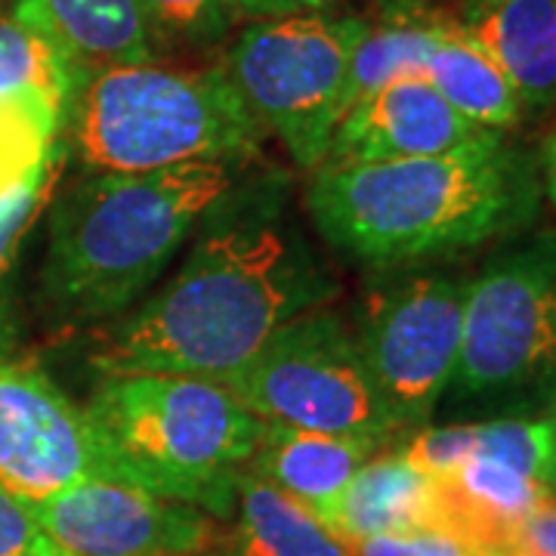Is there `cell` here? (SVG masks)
I'll list each match as a JSON object with an SVG mask.
<instances>
[{"label": "cell", "mask_w": 556, "mask_h": 556, "mask_svg": "<svg viewBox=\"0 0 556 556\" xmlns=\"http://www.w3.org/2000/svg\"><path fill=\"white\" fill-rule=\"evenodd\" d=\"M334 291L338 281L288 207V182L248 174L201 219L174 278L100 331L90 365L102 378H229Z\"/></svg>", "instance_id": "1"}, {"label": "cell", "mask_w": 556, "mask_h": 556, "mask_svg": "<svg viewBox=\"0 0 556 556\" xmlns=\"http://www.w3.org/2000/svg\"><path fill=\"white\" fill-rule=\"evenodd\" d=\"M538 199L532 155L489 130L442 155L318 167L303 204L343 257L405 266L517 236L538 214Z\"/></svg>", "instance_id": "2"}, {"label": "cell", "mask_w": 556, "mask_h": 556, "mask_svg": "<svg viewBox=\"0 0 556 556\" xmlns=\"http://www.w3.org/2000/svg\"><path fill=\"white\" fill-rule=\"evenodd\" d=\"M251 161H195L152 174H84L56 192L40 300L60 325L124 316L164 276Z\"/></svg>", "instance_id": "3"}, {"label": "cell", "mask_w": 556, "mask_h": 556, "mask_svg": "<svg viewBox=\"0 0 556 556\" xmlns=\"http://www.w3.org/2000/svg\"><path fill=\"white\" fill-rule=\"evenodd\" d=\"M84 417L115 482L217 519L236 514L239 477L266 430L232 390L195 375H105Z\"/></svg>", "instance_id": "4"}, {"label": "cell", "mask_w": 556, "mask_h": 556, "mask_svg": "<svg viewBox=\"0 0 556 556\" xmlns=\"http://www.w3.org/2000/svg\"><path fill=\"white\" fill-rule=\"evenodd\" d=\"M62 139L84 174H152L195 161H254L266 130L223 68L139 62L90 72Z\"/></svg>", "instance_id": "5"}, {"label": "cell", "mask_w": 556, "mask_h": 556, "mask_svg": "<svg viewBox=\"0 0 556 556\" xmlns=\"http://www.w3.org/2000/svg\"><path fill=\"white\" fill-rule=\"evenodd\" d=\"M445 396L479 415H532L556 399V229L517 241L467 285Z\"/></svg>", "instance_id": "6"}, {"label": "cell", "mask_w": 556, "mask_h": 556, "mask_svg": "<svg viewBox=\"0 0 556 556\" xmlns=\"http://www.w3.org/2000/svg\"><path fill=\"white\" fill-rule=\"evenodd\" d=\"M365 25L321 13L263 20L248 25L226 56L223 72L248 112L303 170L325 161L346 115L350 65Z\"/></svg>", "instance_id": "7"}, {"label": "cell", "mask_w": 556, "mask_h": 556, "mask_svg": "<svg viewBox=\"0 0 556 556\" xmlns=\"http://www.w3.org/2000/svg\"><path fill=\"white\" fill-rule=\"evenodd\" d=\"M266 424L328 437H396L346 318L318 306L288 321L248 365L219 378Z\"/></svg>", "instance_id": "8"}, {"label": "cell", "mask_w": 556, "mask_h": 556, "mask_svg": "<svg viewBox=\"0 0 556 556\" xmlns=\"http://www.w3.org/2000/svg\"><path fill=\"white\" fill-rule=\"evenodd\" d=\"M467 278L412 273L371 291L356 334L393 430L427 427L455 378Z\"/></svg>", "instance_id": "9"}, {"label": "cell", "mask_w": 556, "mask_h": 556, "mask_svg": "<svg viewBox=\"0 0 556 556\" xmlns=\"http://www.w3.org/2000/svg\"><path fill=\"white\" fill-rule=\"evenodd\" d=\"M40 529L68 556L226 554L217 517L112 479H80L31 507Z\"/></svg>", "instance_id": "10"}, {"label": "cell", "mask_w": 556, "mask_h": 556, "mask_svg": "<svg viewBox=\"0 0 556 556\" xmlns=\"http://www.w3.org/2000/svg\"><path fill=\"white\" fill-rule=\"evenodd\" d=\"M80 479H112L84 408L47 375L0 356V482L31 510Z\"/></svg>", "instance_id": "11"}, {"label": "cell", "mask_w": 556, "mask_h": 556, "mask_svg": "<svg viewBox=\"0 0 556 556\" xmlns=\"http://www.w3.org/2000/svg\"><path fill=\"white\" fill-rule=\"evenodd\" d=\"M485 134L489 130L477 127L442 100L427 78H399L358 100L343 115L318 167L442 155Z\"/></svg>", "instance_id": "12"}, {"label": "cell", "mask_w": 556, "mask_h": 556, "mask_svg": "<svg viewBox=\"0 0 556 556\" xmlns=\"http://www.w3.org/2000/svg\"><path fill=\"white\" fill-rule=\"evenodd\" d=\"M316 517L340 541L439 529V482L399 452L371 457Z\"/></svg>", "instance_id": "13"}, {"label": "cell", "mask_w": 556, "mask_h": 556, "mask_svg": "<svg viewBox=\"0 0 556 556\" xmlns=\"http://www.w3.org/2000/svg\"><path fill=\"white\" fill-rule=\"evenodd\" d=\"M13 13L56 40L87 75L159 56L161 40L139 0H13Z\"/></svg>", "instance_id": "14"}, {"label": "cell", "mask_w": 556, "mask_h": 556, "mask_svg": "<svg viewBox=\"0 0 556 556\" xmlns=\"http://www.w3.org/2000/svg\"><path fill=\"white\" fill-rule=\"evenodd\" d=\"M464 35L489 53L529 109L556 102V0H497L467 22Z\"/></svg>", "instance_id": "15"}, {"label": "cell", "mask_w": 556, "mask_h": 556, "mask_svg": "<svg viewBox=\"0 0 556 556\" xmlns=\"http://www.w3.org/2000/svg\"><path fill=\"white\" fill-rule=\"evenodd\" d=\"M378 448V442L368 439L328 437L266 424L248 470L318 514L340 495V489L356 477L358 467L368 464Z\"/></svg>", "instance_id": "16"}, {"label": "cell", "mask_w": 556, "mask_h": 556, "mask_svg": "<svg viewBox=\"0 0 556 556\" xmlns=\"http://www.w3.org/2000/svg\"><path fill=\"white\" fill-rule=\"evenodd\" d=\"M232 517L226 556H353L309 507L251 470L239 477Z\"/></svg>", "instance_id": "17"}, {"label": "cell", "mask_w": 556, "mask_h": 556, "mask_svg": "<svg viewBox=\"0 0 556 556\" xmlns=\"http://www.w3.org/2000/svg\"><path fill=\"white\" fill-rule=\"evenodd\" d=\"M455 20L417 0H396L378 25H365L350 65V105L399 78H424L437 43Z\"/></svg>", "instance_id": "18"}, {"label": "cell", "mask_w": 556, "mask_h": 556, "mask_svg": "<svg viewBox=\"0 0 556 556\" xmlns=\"http://www.w3.org/2000/svg\"><path fill=\"white\" fill-rule=\"evenodd\" d=\"M424 78L439 90V97L455 112L473 121L482 130H507L519 121V102L514 84L495 65L489 53H482L473 40L464 35L460 22L448 25V31L437 43L427 62Z\"/></svg>", "instance_id": "19"}, {"label": "cell", "mask_w": 556, "mask_h": 556, "mask_svg": "<svg viewBox=\"0 0 556 556\" xmlns=\"http://www.w3.org/2000/svg\"><path fill=\"white\" fill-rule=\"evenodd\" d=\"M65 105L43 93H0V201L47 174L65 149Z\"/></svg>", "instance_id": "20"}, {"label": "cell", "mask_w": 556, "mask_h": 556, "mask_svg": "<svg viewBox=\"0 0 556 556\" xmlns=\"http://www.w3.org/2000/svg\"><path fill=\"white\" fill-rule=\"evenodd\" d=\"M87 72L35 25L0 10V93H43L72 109Z\"/></svg>", "instance_id": "21"}, {"label": "cell", "mask_w": 556, "mask_h": 556, "mask_svg": "<svg viewBox=\"0 0 556 556\" xmlns=\"http://www.w3.org/2000/svg\"><path fill=\"white\" fill-rule=\"evenodd\" d=\"M68 149H62L47 174L16 195L0 201V356L13 353L20 343V318H16V276H20L22 244L38 226L40 214L53 204L60 192L62 167Z\"/></svg>", "instance_id": "22"}, {"label": "cell", "mask_w": 556, "mask_h": 556, "mask_svg": "<svg viewBox=\"0 0 556 556\" xmlns=\"http://www.w3.org/2000/svg\"><path fill=\"white\" fill-rule=\"evenodd\" d=\"M473 457L497 460L544 485L554 473V437L544 417L532 420V415H514L482 420L477 424V455Z\"/></svg>", "instance_id": "23"}, {"label": "cell", "mask_w": 556, "mask_h": 556, "mask_svg": "<svg viewBox=\"0 0 556 556\" xmlns=\"http://www.w3.org/2000/svg\"><path fill=\"white\" fill-rule=\"evenodd\" d=\"M159 40L207 47L223 40L239 20L236 0H139Z\"/></svg>", "instance_id": "24"}, {"label": "cell", "mask_w": 556, "mask_h": 556, "mask_svg": "<svg viewBox=\"0 0 556 556\" xmlns=\"http://www.w3.org/2000/svg\"><path fill=\"white\" fill-rule=\"evenodd\" d=\"M399 455L427 477H452L460 464L477 455V424L420 427L405 439Z\"/></svg>", "instance_id": "25"}, {"label": "cell", "mask_w": 556, "mask_h": 556, "mask_svg": "<svg viewBox=\"0 0 556 556\" xmlns=\"http://www.w3.org/2000/svg\"><path fill=\"white\" fill-rule=\"evenodd\" d=\"M353 556H504L470 544L467 538L439 529H417V532H399V535H378L365 541H346Z\"/></svg>", "instance_id": "26"}, {"label": "cell", "mask_w": 556, "mask_h": 556, "mask_svg": "<svg viewBox=\"0 0 556 556\" xmlns=\"http://www.w3.org/2000/svg\"><path fill=\"white\" fill-rule=\"evenodd\" d=\"M0 556H68L0 482Z\"/></svg>", "instance_id": "27"}, {"label": "cell", "mask_w": 556, "mask_h": 556, "mask_svg": "<svg viewBox=\"0 0 556 556\" xmlns=\"http://www.w3.org/2000/svg\"><path fill=\"white\" fill-rule=\"evenodd\" d=\"M504 556H556V504L551 497L519 526Z\"/></svg>", "instance_id": "28"}, {"label": "cell", "mask_w": 556, "mask_h": 556, "mask_svg": "<svg viewBox=\"0 0 556 556\" xmlns=\"http://www.w3.org/2000/svg\"><path fill=\"white\" fill-rule=\"evenodd\" d=\"M338 0H236L239 13L254 20H285V16H309L334 7Z\"/></svg>", "instance_id": "29"}, {"label": "cell", "mask_w": 556, "mask_h": 556, "mask_svg": "<svg viewBox=\"0 0 556 556\" xmlns=\"http://www.w3.org/2000/svg\"><path fill=\"white\" fill-rule=\"evenodd\" d=\"M541 186H544L547 199L556 204V130L541 149Z\"/></svg>", "instance_id": "30"}, {"label": "cell", "mask_w": 556, "mask_h": 556, "mask_svg": "<svg viewBox=\"0 0 556 556\" xmlns=\"http://www.w3.org/2000/svg\"><path fill=\"white\" fill-rule=\"evenodd\" d=\"M544 420H547V427H551V437H554V470H556V399L551 402V405H547Z\"/></svg>", "instance_id": "31"}, {"label": "cell", "mask_w": 556, "mask_h": 556, "mask_svg": "<svg viewBox=\"0 0 556 556\" xmlns=\"http://www.w3.org/2000/svg\"><path fill=\"white\" fill-rule=\"evenodd\" d=\"M544 489H547V497H551V501H554V504H556V470H554V473H551V477H547V482H544Z\"/></svg>", "instance_id": "32"}, {"label": "cell", "mask_w": 556, "mask_h": 556, "mask_svg": "<svg viewBox=\"0 0 556 556\" xmlns=\"http://www.w3.org/2000/svg\"><path fill=\"white\" fill-rule=\"evenodd\" d=\"M207 556H226V554H207Z\"/></svg>", "instance_id": "33"}, {"label": "cell", "mask_w": 556, "mask_h": 556, "mask_svg": "<svg viewBox=\"0 0 556 556\" xmlns=\"http://www.w3.org/2000/svg\"><path fill=\"white\" fill-rule=\"evenodd\" d=\"M0 10H3V0H0Z\"/></svg>", "instance_id": "34"}]
</instances>
